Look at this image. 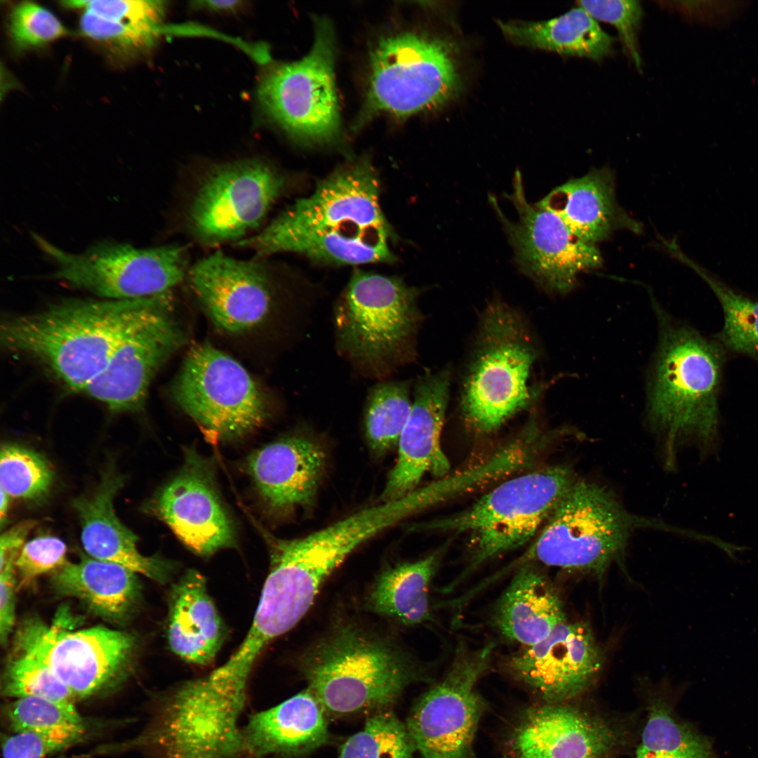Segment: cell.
<instances>
[{"mask_svg": "<svg viewBox=\"0 0 758 758\" xmlns=\"http://www.w3.org/2000/svg\"><path fill=\"white\" fill-rule=\"evenodd\" d=\"M390 229L379 203V185L371 164H350L321 181L263 230L239 241L258 256L304 254L337 264L390 262Z\"/></svg>", "mask_w": 758, "mask_h": 758, "instance_id": "obj_1", "label": "cell"}, {"mask_svg": "<svg viewBox=\"0 0 758 758\" xmlns=\"http://www.w3.org/2000/svg\"><path fill=\"white\" fill-rule=\"evenodd\" d=\"M161 295L131 300H69L5 320L2 347L84 392L120 341Z\"/></svg>", "mask_w": 758, "mask_h": 758, "instance_id": "obj_2", "label": "cell"}, {"mask_svg": "<svg viewBox=\"0 0 758 758\" xmlns=\"http://www.w3.org/2000/svg\"><path fill=\"white\" fill-rule=\"evenodd\" d=\"M300 669L307 689L333 714L385 710L421 674L392 641L348 622L338 623L310 646Z\"/></svg>", "mask_w": 758, "mask_h": 758, "instance_id": "obj_3", "label": "cell"}, {"mask_svg": "<svg viewBox=\"0 0 758 758\" xmlns=\"http://www.w3.org/2000/svg\"><path fill=\"white\" fill-rule=\"evenodd\" d=\"M539 349L527 321L496 300L484 310L459 392L465 422L483 434L499 429L539 399L533 383Z\"/></svg>", "mask_w": 758, "mask_h": 758, "instance_id": "obj_4", "label": "cell"}, {"mask_svg": "<svg viewBox=\"0 0 758 758\" xmlns=\"http://www.w3.org/2000/svg\"><path fill=\"white\" fill-rule=\"evenodd\" d=\"M658 354L651 379L648 414L663 437L667 456L676 445L696 439L714 445L718 397L724 361L722 345L661 313Z\"/></svg>", "mask_w": 758, "mask_h": 758, "instance_id": "obj_5", "label": "cell"}, {"mask_svg": "<svg viewBox=\"0 0 758 758\" xmlns=\"http://www.w3.org/2000/svg\"><path fill=\"white\" fill-rule=\"evenodd\" d=\"M418 296L398 279L355 271L333 309L338 353L365 376L387 380L415 358Z\"/></svg>", "mask_w": 758, "mask_h": 758, "instance_id": "obj_6", "label": "cell"}, {"mask_svg": "<svg viewBox=\"0 0 758 758\" xmlns=\"http://www.w3.org/2000/svg\"><path fill=\"white\" fill-rule=\"evenodd\" d=\"M246 695L187 680L159 703L137 736L93 749L95 757L140 752L148 758H236L243 754L239 719Z\"/></svg>", "mask_w": 758, "mask_h": 758, "instance_id": "obj_7", "label": "cell"}, {"mask_svg": "<svg viewBox=\"0 0 758 758\" xmlns=\"http://www.w3.org/2000/svg\"><path fill=\"white\" fill-rule=\"evenodd\" d=\"M660 526L632 514L606 488L576 480L519 563L604 573L638 528Z\"/></svg>", "mask_w": 758, "mask_h": 758, "instance_id": "obj_8", "label": "cell"}, {"mask_svg": "<svg viewBox=\"0 0 758 758\" xmlns=\"http://www.w3.org/2000/svg\"><path fill=\"white\" fill-rule=\"evenodd\" d=\"M567 466H550L510 479L465 511L424 528L467 533L472 543L468 573L530 540L576 481Z\"/></svg>", "mask_w": 758, "mask_h": 758, "instance_id": "obj_9", "label": "cell"}, {"mask_svg": "<svg viewBox=\"0 0 758 758\" xmlns=\"http://www.w3.org/2000/svg\"><path fill=\"white\" fill-rule=\"evenodd\" d=\"M452 51L444 40L414 32L383 37L371 55L362 119L404 118L449 101L460 84Z\"/></svg>", "mask_w": 758, "mask_h": 758, "instance_id": "obj_10", "label": "cell"}, {"mask_svg": "<svg viewBox=\"0 0 758 758\" xmlns=\"http://www.w3.org/2000/svg\"><path fill=\"white\" fill-rule=\"evenodd\" d=\"M312 46L302 59L272 67L257 98L264 116L295 140L327 143L340 133L334 77L335 40L328 20L315 18Z\"/></svg>", "mask_w": 758, "mask_h": 758, "instance_id": "obj_11", "label": "cell"}, {"mask_svg": "<svg viewBox=\"0 0 758 758\" xmlns=\"http://www.w3.org/2000/svg\"><path fill=\"white\" fill-rule=\"evenodd\" d=\"M170 394L213 439L244 437L268 416V401L258 384L239 361L209 343L189 350Z\"/></svg>", "mask_w": 758, "mask_h": 758, "instance_id": "obj_12", "label": "cell"}, {"mask_svg": "<svg viewBox=\"0 0 758 758\" xmlns=\"http://www.w3.org/2000/svg\"><path fill=\"white\" fill-rule=\"evenodd\" d=\"M33 238L55 264L54 278L104 298L131 300L168 293L186 273L185 249L179 246L138 248L102 241L75 253L36 234Z\"/></svg>", "mask_w": 758, "mask_h": 758, "instance_id": "obj_13", "label": "cell"}, {"mask_svg": "<svg viewBox=\"0 0 758 758\" xmlns=\"http://www.w3.org/2000/svg\"><path fill=\"white\" fill-rule=\"evenodd\" d=\"M495 645L456 650L449 670L417 702L406 726L423 758H469L482 712L477 684Z\"/></svg>", "mask_w": 758, "mask_h": 758, "instance_id": "obj_14", "label": "cell"}, {"mask_svg": "<svg viewBox=\"0 0 758 758\" xmlns=\"http://www.w3.org/2000/svg\"><path fill=\"white\" fill-rule=\"evenodd\" d=\"M512 185V192L506 197L517 213L516 221L503 215L494 196H490L489 201L514 248L518 265L546 289L568 293L577 284L581 272L602 265L600 251L596 244L572 232L556 213L538 202L529 203L519 171Z\"/></svg>", "mask_w": 758, "mask_h": 758, "instance_id": "obj_15", "label": "cell"}, {"mask_svg": "<svg viewBox=\"0 0 758 758\" xmlns=\"http://www.w3.org/2000/svg\"><path fill=\"white\" fill-rule=\"evenodd\" d=\"M18 640L19 650L46 664L75 700L118 684L131 664L135 646L131 634L106 627L67 631L39 621L27 623Z\"/></svg>", "mask_w": 758, "mask_h": 758, "instance_id": "obj_16", "label": "cell"}, {"mask_svg": "<svg viewBox=\"0 0 758 758\" xmlns=\"http://www.w3.org/2000/svg\"><path fill=\"white\" fill-rule=\"evenodd\" d=\"M283 187L282 177L262 160L218 165L209 171L192 200L190 230L208 244L240 241L260 225Z\"/></svg>", "mask_w": 758, "mask_h": 758, "instance_id": "obj_17", "label": "cell"}, {"mask_svg": "<svg viewBox=\"0 0 758 758\" xmlns=\"http://www.w3.org/2000/svg\"><path fill=\"white\" fill-rule=\"evenodd\" d=\"M170 309L168 293L120 341L84 392L114 412L141 410L154 376L185 343Z\"/></svg>", "mask_w": 758, "mask_h": 758, "instance_id": "obj_18", "label": "cell"}, {"mask_svg": "<svg viewBox=\"0 0 758 758\" xmlns=\"http://www.w3.org/2000/svg\"><path fill=\"white\" fill-rule=\"evenodd\" d=\"M151 507L199 555L235 545L234 524L218 495L213 467L194 449L185 451L180 471L157 493Z\"/></svg>", "mask_w": 758, "mask_h": 758, "instance_id": "obj_19", "label": "cell"}, {"mask_svg": "<svg viewBox=\"0 0 758 758\" xmlns=\"http://www.w3.org/2000/svg\"><path fill=\"white\" fill-rule=\"evenodd\" d=\"M451 371L448 366L420 376L413 390L412 406L399 436L398 455L382 492L383 502L415 490L423 476L442 477L450 464L441 446L448 403Z\"/></svg>", "mask_w": 758, "mask_h": 758, "instance_id": "obj_20", "label": "cell"}, {"mask_svg": "<svg viewBox=\"0 0 758 758\" xmlns=\"http://www.w3.org/2000/svg\"><path fill=\"white\" fill-rule=\"evenodd\" d=\"M603 653L589 625L563 623L510 662L512 673L547 703L583 692L595 679Z\"/></svg>", "mask_w": 758, "mask_h": 758, "instance_id": "obj_21", "label": "cell"}, {"mask_svg": "<svg viewBox=\"0 0 758 758\" xmlns=\"http://www.w3.org/2000/svg\"><path fill=\"white\" fill-rule=\"evenodd\" d=\"M267 539L270 555L267 578L300 620L327 578L360 546L355 530L340 521L302 538L269 536Z\"/></svg>", "mask_w": 758, "mask_h": 758, "instance_id": "obj_22", "label": "cell"}, {"mask_svg": "<svg viewBox=\"0 0 758 758\" xmlns=\"http://www.w3.org/2000/svg\"><path fill=\"white\" fill-rule=\"evenodd\" d=\"M189 277L209 319L222 331L241 333L268 315L272 291L267 274L258 262L235 259L218 251L194 264Z\"/></svg>", "mask_w": 758, "mask_h": 758, "instance_id": "obj_23", "label": "cell"}, {"mask_svg": "<svg viewBox=\"0 0 758 758\" xmlns=\"http://www.w3.org/2000/svg\"><path fill=\"white\" fill-rule=\"evenodd\" d=\"M326 465L324 449L314 439L289 436L253 453L246 467L265 507L286 514L314 503Z\"/></svg>", "mask_w": 758, "mask_h": 758, "instance_id": "obj_24", "label": "cell"}, {"mask_svg": "<svg viewBox=\"0 0 758 758\" xmlns=\"http://www.w3.org/2000/svg\"><path fill=\"white\" fill-rule=\"evenodd\" d=\"M613 741L600 719L559 703L528 710L513 731L511 747L516 758H590L606 752Z\"/></svg>", "mask_w": 758, "mask_h": 758, "instance_id": "obj_25", "label": "cell"}, {"mask_svg": "<svg viewBox=\"0 0 758 758\" xmlns=\"http://www.w3.org/2000/svg\"><path fill=\"white\" fill-rule=\"evenodd\" d=\"M124 477L106 471L95 490L72 501L81 527V543L93 558L114 563L158 583H165L173 566L159 557H146L138 547L137 536L119 520L114 499Z\"/></svg>", "mask_w": 758, "mask_h": 758, "instance_id": "obj_26", "label": "cell"}, {"mask_svg": "<svg viewBox=\"0 0 758 758\" xmlns=\"http://www.w3.org/2000/svg\"><path fill=\"white\" fill-rule=\"evenodd\" d=\"M243 754L293 755L325 743L326 712L308 689L280 704L252 714L241 729Z\"/></svg>", "mask_w": 758, "mask_h": 758, "instance_id": "obj_27", "label": "cell"}, {"mask_svg": "<svg viewBox=\"0 0 758 758\" xmlns=\"http://www.w3.org/2000/svg\"><path fill=\"white\" fill-rule=\"evenodd\" d=\"M538 203L556 213L576 236L593 244L620 227L640 230V225L618 206L613 177L607 168L571 179Z\"/></svg>", "mask_w": 758, "mask_h": 758, "instance_id": "obj_28", "label": "cell"}, {"mask_svg": "<svg viewBox=\"0 0 758 758\" xmlns=\"http://www.w3.org/2000/svg\"><path fill=\"white\" fill-rule=\"evenodd\" d=\"M225 634L204 577L188 570L170 592L166 635L171 650L187 662L207 665L220 650Z\"/></svg>", "mask_w": 758, "mask_h": 758, "instance_id": "obj_29", "label": "cell"}, {"mask_svg": "<svg viewBox=\"0 0 758 758\" xmlns=\"http://www.w3.org/2000/svg\"><path fill=\"white\" fill-rule=\"evenodd\" d=\"M494 620L504 637L526 647L543 641L566 622L556 590L529 564L514 576L496 606Z\"/></svg>", "mask_w": 758, "mask_h": 758, "instance_id": "obj_30", "label": "cell"}, {"mask_svg": "<svg viewBox=\"0 0 758 758\" xmlns=\"http://www.w3.org/2000/svg\"><path fill=\"white\" fill-rule=\"evenodd\" d=\"M137 573L120 565L86 556L53 572L51 583L61 596L77 598L100 617L124 622L137 606L140 587Z\"/></svg>", "mask_w": 758, "mask_h": 758, "instance_id": "obj_31", "label": "cell"}, {"mask_svg": "<svg viewBox=\"0 0 758 758\" xmlns=\"http://www.w3.org/2000/svg\"><path fill=\"white\" fill-rule=\"evenodd\" d=\"M512 42L563 55L601 60L611 54L614 38L580 6L540 22H499Z\"/></svg>", "mask_w": 758, "mask_h": 758, "instance_id": "obj_32", "label": "cell"}, {"mask_svg": "<svg viewBox=\"0 0 758 758\" xmlns=\"http://www.w3.org/2000/svg\"><path fill=\"white\" fill-rule=\"evenodd\" d=\"M437 552L414 562L398 563L380 573L366 597L368 609L408 626L430 618L429 589L439 561Z\"/></svg>", "mask_w": 758, "mask_h": 758, "instance_id": "obj_33", "label": "cell"}, {"mask_svg": "<svg viewBox=\"0 0 758 758\" xmlns=\"http://www.w3.org/2000/svg\"><path fill=\"white\" fill-rule=\"evenodd\" d=\"M676 248H672L677 257L707 284L721 304L724 326L718 342L724 348L758 360V301L736 291Z\"/></svg>", "mask_w": 758, "mask_h": 758, "instance_id": "obj_34", "label": "cell"}, {"mask_svg": "<svg viewBox=\"0 0 758 758\" xmlns=\"http://www.w3.org/2000/svg\"><path fill=\"white\" fill-rule=\"evenodd\" d=\"M366 399V439L371 451L382 456L397 445L412 406L411 383L378 381L370 388Z\"/></svg>", "mask_w": 758, "mask_h": 758, "instance_id": "obj_35", "label": "cell"}, {"mask_svg": "<svg viewBox=\"0 0 758 758\" xmlns=\"http://www.w3.org/2000/svg\"><path fill=\"white\" fill-rule=\"evenodd\" d=\"M415 750L406 724L385 709L367 718L341 746L338 758H412Z\"/></svg>", "mask_w": 758, "mask_h": 758, "instance_id": "obj_36", "label": "cell"}, {"mask_svg": "<svg viewBox=\"0 0 758 758\" xmlns=\"http://www.w3.org/2000/svg\"><path fill=\"white\" fill-rule=\"evenodd\" d=\"M53 472L39 453L18 445L6 444L0 456V486L10 497L39 500L46 496Z\"/></svg>", "mask_w": 758, "mask_h": 758, "instance_id": "obj_37", "label": "cell"}, {"mask_svg": "<svg viewBox=\"0 0 758 758\" xmlns=\"http://www.w3.org/2000/svg\"><path fill=\"white\" fill-rule=\"evenodd\" d=\"M637 754L712 758L709 742L674 720L663 706L653 707L643 729Z\"/></svg>", "mask_w": 758, "mask_h": 758, "instance_id": "obj_38", "label": "cell"}, {"mask_svg": "<svg viewBox=\"0 0 758 758\" xmlns=\"http://www.w3.org/2000/svg\"><path fill=\"white\" fill-rule=\"evenodd\" d=\"M3 714L13 733L88 728L86 719L72 702L39 697L20 698L7 704Z\"/></svg>", "mask_w": 758, "mask_h": 758, "instance_id": "obj_39", "label": "cell"}, {"mask_svg": "<svg viewBox=\"0 0 758 758\" xmlns=\"http://www.w3.org/2000/svg\"><path fill=\"white\" fill-rule=\"evenodd\" d=\"M1 679V695L6 698L39 697L74 703L69 689L34 656L19 650Z\"/></svg>", "mask_w": 758, "mask_h": 758, "instance_id": "obj_40", "label": "cell"}, {"mask_svg": "<svg viewBox=\"0 0 758 758\" xmlns=\"http://www.w3.org/2000/svg\"><path fill=\"white\" fill-rule=\"evenodd\" d=\"M82 34L113 54L133 58L149 50L161 29H150L107 20L85 11L80 20Z\"/></svg>", "mask_w": 758, "mask_h": 758, "instance_id": "obj_41", "label": "cell"}, {"mask_svg": "<svg viewBox=\"0 0 758 758\" xmlns=\"http://www.w3.org/2000/svg\"><path fill=\"white\" fill-rule=\"evenodd\" d=\"M8 31L12 44L19 51L44 46L69 34L55 15L32 1L20 2L11 8Z\"/></svg>", "mask_w": 758, "mask_h": 758, "instance_id": "obj_42", "label": "cell"}, {"mask_svg": "<svg viewBox=\"0 0 758 758\" xmlns=\"http://www.w3.org/2000/svg\"><path fill=\"white\" fill-rule=\"evenodd\" d=\"M62 6L83 8L100 18L134 26L161 29L166 2L147 0L63 1Z\"/></svg>", "mask_w": 758, "mask_h": 758, "instance_id": "obj_43", "label": "cell"}, {"mask_svg": "<svg viewBox=\"0 0 758 758\" xmlns=\"http://www.w3.org/2000/svg\"><path fill=\"white\" fill-rule=\"evenodd\" d=\"M578 6L586 11L595 20L613 25L637 68L641 69L637 33L642 17L640 2L630 0L579 1Z\"/></svg>", "mask_w": 758, "mask_h": 758, "instance_id": "obj_44", "label": "cell"}, {"mask_svg": "<svg viewBox=\"0 0 758 758\" xmlns=\"http://www.w3.org/2000/svg\"><path fill=\"white\" fill-rule=\"evenodd\" d=\"M88 728L13 733L2 740L3 758H45L84 739Z\"/></svg>", "mask_w": 758, "mask_h": 758, "instance_id": "obj_45", "label": "cell"}, {"mask_svg": "<svg viewBox=\"0 0 758 758\" xmlns=\"http://www.w3.org/2000/svg\"><path fill=\"white\" fill-rule=\"evenodd\" d=\"M66 553L65 543L57 537L39 536L25 543L15 562L19 585H27L38 576L58 569L67 561Z\"/></svg>", "mask_w": 758, "mask_h": 758, "instance_id": "obj_46", "label": "cell"}, {"mask_svg": "<svg viewBox=\"0 0 758 758\" xmlns=\"http://www.w3.org/2000/svg\"><path fill=\"white\" fill-rule=\"evenodd\" d=\"M37 521H21L1 534L0 538V571L15 569V562L25 543V540L36 526Z\"/></svg>", "mask_w": 758, "mask_h": 758, "instance_id": "obj_47", "label": "cell"}, {"mask_svg": "<svg viewBox=\"0 0 758 758\" xmlns=\"http://www.w3.org/2000/svg\"><path fill=\"white\" fill-rule=\"evenodd\" d=\"M15 569L0 572V640L6 645L15 623Z\"/></svg>", "mask_w": 758, "mask_h": 758, "instance_id": "obj_48", "label": "cell"}, {"mask_svg": "<svg viewBox=\"0 0 758 758\" xmlns=\"http://www.w3.org/2000/svg\"><path fill=\"white\" fill-rule=\"evenodd\" d=\"M243 4L242 1H197L191 3L192 7L218 13H231L238 11Z\"/></svg>", "mask_w": 758, "mask_h": 758, "instance_id": "obj_49", "label": "cell"}, {"mask_svg": "<svg viewBox=\"0 0 758 758\" xmlns=\"http://www.w3.org/2000/svg\"><path fill=\"white\" fill-rule=\"evenodd\" d=\"M9 500L10 496L4 491L1 489L0 521L1 525L4 523L6 518Z\"/></svg>", "mask_w": 758, "mask_h": 758, "instance_id": "obj_50", "label": "cell"}, {"mask_svg": "<svg viewBox=\"0 0 758 758\" xmlns=\"http://www.w3.org/2000/svg\"><path fill=\"white\" fill-rule=\"evenodd\" d=\"M636 758H678L663 754H637Z\"/></svg>", "mask_w": 758, "mask_h": 758, "instance_id": "obj_51", "label": "cell"}, {"mask_svg": "<svg viewBox=\"0 0 758 758\" xmlns=\"http://www.w3.org/2000/svg\"><path fill=\"white\" fill-rule=\"evenodd\" d=\"M590 758H597V757H590Z\"/></svg>", "mask_w": 758, "mask_h": 758, "instance_id": "obj_52", "label": "cell"}]
</instances>
